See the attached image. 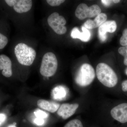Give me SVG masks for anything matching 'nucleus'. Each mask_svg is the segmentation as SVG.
I'll use <instances>...</instances> for the list:
<instances>
[{"label":"nucleus","instance_id":"1","mask_svg":"<svg viewBox=\"0 0 127 127\" xmlns=\"http://www.w3.org/2000/svg\"><path fill=\"white\" fill-rule=\"evenodd\" d=\"M96 75L99 81L107 87H113L118 81L116 73L105 63H102L98 64L96 68Z\"/></svg>","mask_w":127,"mask_h":127},{"label":"nucleus","instance_id":"2","mask_svg":"<svg viewBox=\"0 0 127 127\" xmlns=\"http://www.w3.org/2000/svg\"><path fill=\"white\" fill-rule=\"evenodd\" d=\"M15 55L18 62L24 65H31L36 56L35 51L25 43H18L15 47Z\"/></svg>","mask_w":127,"mask_h":127},{"label":"nucleus","instance_id":"3","mask_svg":"<svg viewBox=\"0 0 127 127\" xmlns=\"http://www.w3.org/2000/svg\"><path fill=\"white\" fill-rule=\"evenodd\" d=\"M95 77L94 68L90 64H82L77 71L75 81L78 85L81 87L88 86L93 82Z\"/></svg>","mask_w":127,"mask_h":127},{"label":"nucleus","instance_id":"4","mask_svg":"<svg viewBox=\"0 0 127 127\" xmlns=\"http://www.w3.org/2000/svg\"><path fill=\"white\" fill-rule=\"evenodd\" d=\"M58 63L56 55L52 52H48L43 56L40 71L41 75L46 77H50L56 72Z\"/></svg>","mask_w":127,"mask_h":127},{"label":"nucleus","instance_id":"5","mask_svg":"<svg viewBox=\"0 0 127 127\" xmlns=\"http://www.w3.org/2000/svg\"><path fill=\"white\" fill-rule=\"evenodd\" d=\"M101 12V9L97 5H92L88 7L84 3L78 5L75 12V15L80 20L86 18H93L97 16Z\"/></svg>","mask_w":127,"mask_h":127},{"label":"nucleus","instance_id":"6","mask_svg":"<svg viewBox=\"0 0 127 127\" xmlns=\"http://www.w3.org/2000/svg\"><path fill=\"white\" fill-rule=\"evenodd\" d=\"M47 22L57 34L63 35L66 32L67 28L65 26L66 21L64 17L59 15L58 12H53L51 14L48 18Z\"/></svg>","mask_w":127,"mask_h":127},{"label":"nucleus","instance_id":"7","mask_svg":"<svg viewBox=\"0 0 127 127\" xmlns=\"http://www.w3.org/2000/svg\"><path fill=\"white\" fill-rule=\"evenodd\" d=\"M111 116L122 123L127 122V103H121L114 107L111 111Z\"/></svg>","mask_w":127,"mask_h":127},{"label":"nucleus","instance_id":"8","mask_svg":"<svg viewBox=\"0 0 127 127\" xmlns=\"http://www.w3.org/2000/svg\"><path fill=\"white\" fill-rule=\"evenodd\" d=\"M117 28V23L115 21L105 22L98 28V35L100 41L102 42L106 41L107 38V32L113 33L116 31Z\"/></svg>","mask_w":127,"mask_h":127},{"label":"nucleus","instance_id":"9","mask_svg":"<svg viewBox=\"0 0 127 127\" xmlns=\"http://www.w3.org/2000/svg\"><path fill=\"white\" fill-rule=\"evenodd\" d=\"M79 107L78 104L64 103L58 110L57 114L64 119H66L75 114Z\"/></svg>","mask_w":127,"mask_h":127},{"label":"nucleus","instance_id":"10","mask_svg":"<svg viewBox=\"0 0 127 127\" xmlns=\"http://www.w3.org/2000/svg\"><path fill=\"white\" fill-rule=\"evenodd\" d=\"M2 70V75L6 77H10L12 74V62L6 55H0V70Z\"/></svg>","mask_w":127,"mask_h":127},{"label":"nucleus","instance_id":"11","mask_svg":"<svg viewBox=\"0 0 127 127\" xmlns=\"http://www.w3.org/2000/svg\"><path fill=\"white\" fill-rule=\"evenodd\" d=\"M107 19V16L104 13H101L96 16L94 20H89L84 23V27L88 30H92L102 25Z\"/></svg>","mask_w":127,"mask_h":127},{"label":"nucleus","instance_id":"12","mask_svg":"<svg viewBox=\"0 0 127 127\" xmlns=\"http://www.w3.org/2000/svg\"><path fill=\"white\" fill-rule=\"evenodd\" d=\"M82 32H81L77 28H74L71 32V37L73 39H80L83 42L88 41L91 39V32L84 26L82 27Z\"/></svg>","mask_w":127,"mask_h":127},{"label":"nucleus","instance_id":"13","mask_svg":"<svg viewBox=\"0 0 127 127\" xmlns=\"http://www.w3.org/2000/svg\"><path fill=\"white\" fill-rule=\"evenodd\" d=\"M32 5V1L31 0H17L13 9L17 13H25L31 9Z\"/></svg>","mask_w":127,"mask_h":127},{"label":"nucleus","instance_id":"14","mask_svg":"<svg viewBox=\"0 0 127 127\" xmlns=\"http://www.w3.org/2000/svg\"><path fill=\"white\" fill-rule=\"evenodd\" d=\"M37 104L38 107L41 109L51 113H55L56 112L60 106V104L57 103L43 99L38 100Z\"/></svg>","mask_w":127,"mask_h":127},{"label":"nucleus","instance_id":"15","mask_svg":"<svg viewBox=\"0 0 127 127\" xmlns=\"http://www.w3.org/2000/svg\"><path fill=\"white\" fill-rule=\"evenodd\" d=\"M53 97L55 100H61L65 97L67 94V90L63 86H58L53 90Z\"/></svg>","mask_w":127,"mask_h":127},{"label":"nucleus","instance_id":"16","mask_svg":"<svg viewBox=\"0 0 127 127\" xmlns=\"http://www.w3.org/2000/svg\"><path fill=\"white\" fill-rule=\"evenodd\" d=\"M64 127H83V126L80 120L75 119L68 122Z\"/></svg>","mask_w":127,"mask_h":127},{"label":"nucleus","instance_id":"17","mask_svg":"<svg viewBox=\"0 0 127 127\" xmlns=\"http://www.w3.org/2000/svg\"><path fill=\"white\" fill-rule=\"evenodd\" d=\"M118 51L119 53L124 57V63L127 66V46L121 47L119 48Z\"/></svg>","mask_w":127,"mask_h":127},{"label":"nucleus","instance_id":"18","mask_svg":"<svg viewBox=\"0 0 127 127\" xmlns=\"http://www.w3.org/2000/svg\"><path fill=\"white\" fill-rule=\"evenodd\" d=\"M34 114L36 118L44 119L47 118L48 116V114L46 112L39 109H36L34 111Z\"/></svg>","mask_w":127,"mask_h":127},{"label":"nucleus","instance_id":"19","mask_svg":"<svg viewBox=\"0 0 127 127\" xmlns=\"http://www.w3.org/2000/svg\"><path fill=\"white\" fill-rule=\"evenodd\" d=\"M120 43L123 46H127V28L123 31L122 36L120 39Z\"/></svg>","mask_w":127,"mask_h":127},{"label":"nucleus","instance_id":"20","mask_svg":"<svg viewBox=\"0 0 127 127\" xmlns=\"http://www.w3.org/2000/svg\"><path fill=\"white\" fill-rule=\"evenodd\" d=\"M8 39L5 36L0 33V50L3 49L8 43Z\"/></svg>","mask_w":127,"mask_h":127},{"label":"nucleus","instance_id":"21","mask_svg":"<svg viewBox=\"0 0 127 127\" xmlns=\"http://www.w3.org/2000/svg\"><path fill=\"white\" fill-rule=\"evenodd\" d=\"M48 4L52 6H59L62 3L65 2L64 0H47Z\"/></svg>","mask_w":127,"mask_h":127},{"label":"nucleus","instance_id":"22","mask_svg":"<svg viewBox=\"0 0 127 127\" xmlns=\"http://www.w3.org/2000/svg\"><path fill=\"white\" fill-rule=\"evenodd\" d=\"M34 123L38 126L43 125L45 124V120L43 119L36 118L34 120Z\"/></svg>","mask_w":127,"mask_h":127},{"label":"nucleus","instance_id":"23","mask_svg":"<svg viewBox=\"0 0 127 127\" xmlns=\"http://www.w3.org/2000/svg\"><path fill=\"white\" fill-rule=\"evenodd\" d=\"M6 119V116L5 114L0 113V126L2 125Z\"/></svg>","mask_w":127,"mask_h":127},{"label":"nucleus","instance_id":"24","mask_svg":"<svg viewBox=\"0 0 127 127\" xmlns=\"http://www.w3.org/2000/svg\"><path fill=\"white\" fill-rule=\"evenodd\" d=\"M5 2L9 6H14L17 2V0H5Z\"/></svg>","mask_w":127,"mask_h":127},{"label":"nucleus","instance_id":"25","mask_svg":"<svg viewBox=\"0 0 127 127\" xmlns=\"http://www.w3.org/2000/svg\"><path fill=\"white\" fill-rule=\"evenodd\" d=\"M122 85L123 91L124 92H127V80L124 81Z\"/></svg>","mask_w":127,"mask_h":127},{"label":"nucleus","instance_id":"26","mask_svg":"<svg viewBox=\"0 0 127 127\" xmlns=\"http://www.w3.org/2000/svg\"><path fill=\"white\" fill-rule=\"evenodd\" d=\"M111 0H102L101 1L102 3L106 6H108L111 4Z\"/></svg>","mask_w":127,"mask_h":127},{"label":"nucleus","instance_id":"27","mask_svg":"<svg viewBox=\"0 0 127 127\" xmlns=\"http://www.w3.org/2000/svg\"><path fill=\"white\" fill-rule=\"evenodd\" d=\"M113 2H114V3H118L119 2H120V1L119 0H113L112 1Z\"/></svg>","mask_w":127,"mask_h":127},{"label":"nucleus","instance_id":"28","mask_svg":"<svg viewBox=\"0 0 127 127\" xmlns=\"http://www.w3.org/2000/svg\"><path fill=\"white\" fill-rule=\"evenodd\" d=\"M7 127H16L15 124H11V125H9Z\"/></svg>","mask_w":127,"mask_h":127},{"label":"nucleus","instance_id":"29","mask_svg":"<svg viewBox=\"0 0 127 127\" xmlns=\"http://www.w3.org/2000/svg\"><path fill=\"white\" fill-rule=\"evenodd\" d=\"M125 73H126V75H127V68H126V70H125Z\"/></svg>","mask_w":127,"mask_h":127}]
</instances>
